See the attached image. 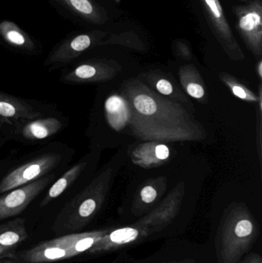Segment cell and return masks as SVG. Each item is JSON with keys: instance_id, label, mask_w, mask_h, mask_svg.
I'll list each match as a JSON object with an SVG mask.
<instances>
[{"instance_id": "obj_1", "label": "cell", "mask_w": 262, "mask_h": 263, "mask_svg": "<svg viewBox=\"0 0 262 263\" xmlns=\"http://www.w3.org/2000/svg\"><path fill=\"white\" fill-rule=\"evenodd\" d=\"M129 109V136L143 142H201L207 138L193 111L162 97L138 77L117 88Z\"/></svg>"}, {"instance_id": "obj_2", "label": "cell", "mask_w": 262, "mask_h": 263, "mask_svg": "<svg viewBox=\"0 0 262 263\" xmlns=\"http://www.w3.org/2000/svg\"><path fill=\"white\" fill-rule=\"evenodd\" d=\"M88 126L90 149L115 146L118 138L129 137V109L118 89L98 88Z\"/></svg>"}, {"instance_id": "obj_3", "label": "cell", "mask_w": 262, "mask_h": 263, "mask_svg": "<svg viewBox=\"0 0 262 263\" xmlns=\"http://www.w3.org/2000/svg\"><path fill=\"white\" fill-rule=\"evenodd\" d=\"M126 149L120 150L91 179L87 185L76 195L58 215L57 222L66 230L77 228L90 218L104 199L126 158Z\"/></svg>"}, {"instance_id": "obj_4", "label": "cell", "mask_w": 262, "mask_h": 263, "mask_svg": "<svg viewBox=\"0 0 262 263\" xmlns=\"http://www.w3.org/2000/svg\"><path fill=\"white\" fill-rule=\"evenodd\" d=\"M12 168L0 180V194L44 177L63 166L68 159L67 150L48 148Z\"/></svg>"}, {"instance_id": "obj_5", "label": "cell", "mask_w": 262, "mask_h": 263, "mask_svg": "<svg viewBox=\"0 0 262 263\" xmlns=\"http://www.w3.org/2000/svg\"><path fill=\"white\" fill-rule=\"evenodd\" d=\"M55 112L49 105L0 91V132L8 139L9 133L17 125Z\"/></svg>"}, {"instance_id": "obj_6", "label": "cell", "mask_w": 262, "mask_h": 263, "mask_svg": "<svg viewBox=\"0 0 262 263\" xmlns=\"http://www.w3.org/2000/svg\"><path fill=\"white\" fill-rule=\"evenodd\" d=\"M108 34L106 31L95 29L69 35L49 52L44 66L50 70L63 67L76 60L88 49L100 46Z\"/></svg>"}, {"instance_id": "obj_7", "label": "cell", "mask_w": 262, "mask_h": 263, "mask_svg": "<svg viewBox=\"0 0 262 263\" xmlns=\"http://www.w3.org/2000/svg\"><path fill=\"white\" fill-rule=\"evenodd\" d=\"M123 68L116 60L98 58L80 63L62 74L60 81L66 84L89 85L113 81Z\"/></svg>"}, {"instance_id": "obj_8", "label": "cell", "mask_w": 262, "mask_h": 263, "mask_svg": "<svg viewBox=\"0 0 262 263\" xmlns=\"http://www.w3.org/2000/svg\"><path fill=\"white\" fill-rule=\"evenodd\" d=\"M67 125V119L55 112L17 125L9 133V139L25 144L40 143L56 136Z\"/></svg>"}, {"instance_id": "obj_9", "label": "cell", "mask_w": 262, "mask_h": 263, "mask_svg": "<svg viewBox=\"0 0 262 263\" xmlns=\"http://www.w3.org/2000/svg\"><path fill=\"white\" fill-rule=\"evenodd\" d=\"M199 1L209 27L226 55L234 61L244 60V53L228 23L219 0Z\"/></svg>"}, {"instance_id": "obj_10", "label": "cell", "mask_w": 262, "mask_h": 263, "mask_svg": "<svg viewBox=\"0 0 262 263\" xmlns=\"http://www.w3.org/2000/svg\"><path fill=\"white\" fill-rule=\"evenodd\" d=\"M236 28L248 49L257 58L262 55V2L253 0L248 5L233 7Z\"/></svg>"}, {"instance_id": "obj_11", "label": "cell", "mask_w": 262, "mask_h": 263, "mask_svg": "<svg viewBox=\"0 0 262 263\" xmlns=\"http://www.w3.org/2000/svg\"><path fill=\"white\" fill-rule=\"evenodd\" d=\"M55 173L3 193L0 196V220L20 214L42 192L52 183Z\"/></svg>"}, {"instance_id": "obj_12", "label": "cell", "mask_w": 262, "mask_h": 263, "mask_svg": "<svg viewBox=\"0 0 262 263\" xmlns=\"http://www.w3.org/2000/svg\"><path fill=\"white\" fill-rule=\"evenodd\" d=\"M101 153L102 151L100 150L92 148L89 153L85 155L76 163L66 170L59 178L52 182L46 196L42 201L41 206H45L50 203L52 200L59 197L66 190L76 183L82 178L94 173L99 162Z\"/></svg>"}, {"instance_id": "obj_13", "label": "cell", "mask_w": 262, "mask_h": 263, "mask_svg": "<svg viewBox=\"0 0 262 263\" xmlns=\"http://www.w3.org/2000/svg\"><path fill=\"white\" fill-rule=\"evenodd\" d=\"M79 234L62 236L38 244L22 254V259L28 263H48L71 259L70 248Z\"/></svg>"}, {"instance_id": "obj_14", "label": "cell", "mask_w": 262, "mask_h": 263, "mask_svg": "<svg viewBox=\"0 0 262 263\" xmlns=\"http://www.w3.org/2000/svg\"><path fill=\"white\" fill-rule=\"evenodd\" d=\"M138 78L162 97L181 103L194 112L193 105L189 97L169 72L160 69H152L142 72Z\"/></svg>"}, {"instance_id": "obj_15", "label": "cell", "mask_w": 262, "mask_h": 263, "mask_svg": "<svg viewBox=\"0 0 262 263\" xmlns=\"http://www.w3.org/2000/svg\"><path fill=\"white\" fill-rule=\"evenodd\" d=\"M71 16L89 24H105L109 18L107 11L96 0H52Z\"/></svg>"}, {"instance_id": "obj_16", "label": "cell", "mask_w": 262, "mask_h": 263, "mask_svg": "<svg viewBox=\"0 0 262 263\" xmlns=\"http://www.w3.org/2000/svg\"><path fill=\"white\" fill-rule=\"evenodd\" d=\"M170 148L164 142H146L135 145L130 153V157L135 165L151 168L160 166L169 161Z\"/></svg>"}, {"instance_id": "obj_17", "label": "cell", "mask_w": 262, "mask_h": 263, "mask_svg": "<svg viewBox=\"0 0 262 263\" xmlns=\"http://www.w3.org/2000/svg\"><path fill=\"white\" fill-rule=\"evenodd\" d=\"M180 85L188 97L198 103L207 104L209 101L206 86L199 71L193 64L182 66L178 70Z\"/></svg>"}, {"instance_id": "obj_18", "label": "cell", "mask_w": 262, "mask_h": 263, "mask_svg": "<svg viewBox=\"0 0 262 263\" xmlns=\"http://www.w3.org/2000/svg\"><path fill=\"white\" fill-rule=\"evenodd\" d=\"M0 38L10 47L28 54H35L38 48L35 42L13 22L0 23Z\"/></svg>"}, {"instance_id": "obj_19", "label": "cell", "mask_w": 262, "mask_h": 263, "mask_svg": "<svg viewBox=\"0 0 262 263\" xmlns=\"http://www.w3.org/2000/svg\"><path fill=\"white\" fill-rule=\"evenodd\" d=\"M28 234L23 219H17L0 225V246L6 248L15 247L26 240Z\"/></svg>"}, {"instance_id": "obj_20", "label": "cell", "mask_w": 262, "mask_h": 263, "mask_svg": "<svg viewBox=\"0 0 262 263\" xmlns=\"http://www.w3.org/2000/svg\"><path fill=\"white\" fill-rule=\"evenodd\" d=\"M220 80L225 85L229 87L231 92L235 97L243 101L249 103H258L259 100L260 92H262L261 84L259 85L258 94L255 93L253 91L246 87L244 84L238 81L236 78L226 72H221L219 75Z\"/></svg>"}, {"instance_id": "obj_21", "label": "cell", "mask_w": 262, "mask_h": 263, "mask_svg": "<svg viewBox=\"0 0 262 263\" xmlns=\"http://www.w3.org/2000/svg\"><path fill=\"white\" fill-rule=\"evenodd\" d=\"M104 45H118V46H125L138 52L146 51V46L144 43L139 36L132 31H128V32L106 37L100 43V46H104Z\"/></svg>"}, {"instance_id": "obj_22", "label": "cell", "mask_w": 262, "mask_h": 263, "mask_svg": "<svg viewBox=\"0 0 262 263\" xmlns=\"http://www.w3.org/2000/svg\"><path fill=\"white\" fill-rule=\"evenodd\" d=\"M165 181L167 180L163 176L147 181L145 183L144 186L140 190V198H141L142 201L146 204L153 202L158 197V185L164 182Z\"/></svg>"}, {"instance_id": "obj_23", "label": "cell", "mask_w": 262, "mask_h": 263, "mask_svg": "<svg viewBox=\"0 0 262 263\" xmlns=\"http://www.w3.org/2000/svg\"><path fill=\"white\" fill-rule=\"evenodd\" d=\"M95 238L90 235L79 234L70 248V257L72 258L86 250H89L95 243Z\"/></svg>"}, {"instance_id": "obj_24", "label": "cell", "mask_w": 262, "mask_h": 263, "mask_svg": "<svg viewBox=\"0 0 262 263\" xmlns=\"http://www.w3.org/2000/svg\"><path fill=\"white\" fill-rule=\"evenodd\" d=\"M138 231L135 229L124 228L115 230L111 233L110 239L113 242L118 244L127 243L135 240L138 236Z\"/></svg>"}, {"instance_id": "obj_25", "label": "cell", "mask_w": 262, "mask_h": 263, "mask_svg": "<svg viewBox=\"0 0 262 263\" xmlns=\"http://www.w3.org/2000/svg\"><path fill=\"white\" fill-rule=\"evenodd\" d=\"M173 52L176 57L189 61L192 59V52L189 44L183 40H177L174 43Z\"/></svg>"}, {"instance_id": "obj_26", "label": "cell", "mask_w": 262, "mask_h": 263, "mask_svg": "<svg viewBox=\"0 0 262 263\" xmlns=\"http://www.w3.org/2000/svg\"><path fill=\"white\" fill-rule=\"evenodd\" d=\"M252 224L247 219L239 221L235 227V234L238 237H245L249 236L252 232Z\"/></svg>"}, {"instance_id": "obj_27", "label": "cell", "mask_w": 262, "mask_h": 263, "mask_svg": "<svg viewBox=\"0 0 262 263\" xmlns=\"http://www.w3.org/2000/svg\"><path fill=\"white\" fill-rule=\"evenodd\" d=\"M256 72L260 80L262 79V60H259L258 64L256 65Z\"/></svg>"}, {"instance_id": "obj_28", "label": "cell", "mask_w": 262, "mask_h": 263, "mask_svg": "<svg viewBox=\"0 0 262 263\" xmlns=\"http://www.w3.org/2000/svg\"><path fill=\"white\" fill-rule=\"evenodd\" d=\"M9 251H10V248H6V247L0 246V257L7 254L8 253H9Z\"/></svg>"}, {"instance_id": "obj_29", "label": "cell", "mask_w": 262, "mask_h": 263, "mask_svg": "<svg viewBox=\"0 0 262 263\" xmlns=\"http://www.w3.org/2000/svg\"><path fill=\"white\" fill-rule=\"evenodd\" d=\"M7 141H9V139H8L6 137V136H4V135L0 132V148H1V147L3 146V144H4L5 142H7Z\"/></svg>"}, {"instance_id": "obj_30", "label": "cell", "mask_w": 262, "mask_h": 263, "mask_svg": "<svg viewBox=\"0 0 262 263\" xmlns=\"http://www.w3.org/2000/svg\"><path fill=\"white\" fill-rule=\"evenodd\" d=\"M0 263H15V262H10V261H6V262H1Z\"/></svg>"}]
</instances>
